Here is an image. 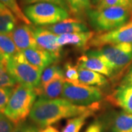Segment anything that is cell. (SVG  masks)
Wrapping results in <instances>:
<instances>
[{"instance_id": "cell-7", "label": "cell", "mask_w": 132, "mask_h": 132, "mask_svg": "<svg viewBox=\"0 0 132 132\" xmlns=\"http://www.w3.org/2000/svg\"><path fill=\"white\" fill-rule=\"evenodd\" d=\"M97 49L112 65L117 77L121 71L132 64V43H121Z\"/></svg>"}, {"instance_id": "cell-15", "label": "cell", "mask_w": 132, "mask_h": 132, "mask_svg": "<svg viewBox=\"0 0 132 132\" xmlns=\"http://www.w3.org/2000/svg\"><path fill=\"white\" fill-rule=\"evenodd\" d=\"M57 35L90 31L87 24L81 19L68 18L57 24L44 27Z\"/></svg>"}, {"instance_id": "cell-36", "label": "cell", "mask_w": 132, "mask_h": 132, "mask_svg": "<svg viewBox=\"0 0 132 132\" xmlns=\"http://www.w3.org/2000/svg\"><path fill=\"white\" fill-rule=\"evenodd\" d=\"M101 1V0H91V2L93 4V6H94L95 7H97L98 5V4L100 3Z\"/></svg>"}, {"instance_id": "cell-33", "label": "cell", "mask_w": 132, "mask_h": 132, "mask_svg": "<svg viewBox=\"0 0 132 132\" xmlns=\"http://www.w3.org/2000/svg\"><path fill=\"white\" fill-rule=\"evenodd\" d=\"M120 85H131L132 86V65L128 68V71L123 75V79L120 82Z\"/></svg>"}, {"instance_id": "cell-13", "label": "cell", "mask_w": 132, "mask_h": 132, "mask_svg": "<svg viewBox=\"0 0 132 132\" xmlns=\"http://www.w3.org/2000/svg\"><path fill=\"white\" fill-rule=\"evenodd\" d=\"M29 64L43 71L46 67L57 63L60 60L56 56L40 48H32L21 51Z\"/></svg>"}, {"instance_id": "cell-32", "label": "cell", "mask_w": 132, "mask_h": 132, "mask_svg": "<svg viewBox=\"0 0 132 132\" xmlns=\"http://www.w3.org/2000/svg\"><path fill=\"white\" fill-rule=\"evenodd\" d=\"M21 1H22L23 4L28 5L35 4V3H38V2H50V3H53V4L59 5L62 7L68 10V7H67L64 0H21Z\"/></svg>"}, {"instance_id": "cell-20", "label": "cell", "mask_w": 132, "mask_h": 132, "mask_svg": "<svg viewBox=\"0 0 132 132\" xmlns=\"http://www.w3.org/2000/svg\"><path fill=\"white\" fill-rule=\"evenodd\" d=\"M68 11L75 15L76 18L81 19L87 15L90 10L93 9L91 0H64Z\"/></svg>"}, {"instance_id": "cell-16", "label": "cell", "mask_w": 132, "mask_h": 132, "mask_svg": "<svg viewBox=\"0 0 132 132\" xmlns=\"http://www.w3.org/2000/svg\"><path fill=\"white\" fill-rule=\"evenodd\" d=\"M95 35L94 31L64 34L58 36V43L61 47L71 46L79 49L85 50L87 49L88 43Z\"/></svg>"}, {"instance_id": "cell-4", "label": "cell", "mask_w": 132, "mask_h": 132, "mask_svg": "<svg viewBox=\"0 0 132 132\" xmlns=\"http://www.w3.org/2000/svg\"><path fill=\"white\" fill-rule=\"evenodd\" d=\"M26 16L35 26L46 27L69 18V11L50 2H38L27 5L24 10Z\"/></svg>"}, {"instance_id": "cell-34", "label": "cell", "mask_w": 132, "mask_h": 132, "mask_svg": "<svg viewBox=\"0 0 132 132\" xmlns=\"http://www.w3.org/2000/svg\"><path fill=\"white\" fill-rule=\"evenodd\" d=\"M40 132H60L59 130L57 129V128L52 126H48L47 127L44 128L43 130L40 131Z\"/></svg>"}, {"instance_id": "cell-25", "label": "cell", "mask_w": 132, "mask_h": 132, "mask_svg": "<svg viewBox=\"0 0 132 132\" xmlns=\"http://www.w3.org/2000/svg\"><path fill=\"white\" fill-rule=\"evenodd\" d=\"M64 78L65 81L72 84H79V68L77 65H73L71 62H66L64 65Z\"/></svg>"}, {"instance_id": "cell-1", "label": "cell", "mask_w": 132, "mask_h": 132, "mask_svg": "<svg viewBox=\"0 0 132 132\" xmlns=\"http://www.w3.org/2000/svg\"><path fill=\"white\" fill-rule=\"evenodd\" d=\"M101 109L100 102L90 106H78L65 99L50 100L39 97L29 117L32 123L40 128H44L63 119L74 118L91 110L100 111Z\"/></svg>"}, {"instance_id": "cell-8", "label": "cell", "mask_w": 132, "mask_h": 132, "mask_svg": "<svg viewBox=\"0 0 132 132\" xmlns=\"http://www.w3.org/2000/svg\"><path fill=\"white\" fill-rule=\"evenodd\" d=\"M121 43H132V19L123 26L114 30L103 33H95L90 40L87 48L103 47Z\"/></svg>"}, {"instance_id": "cell-6", "label": "cell", "mask_w": 132, "mask_h": 132, "mask_svg": "<svg viewBox=\"0 0 132 132\" xmlns=\"http://www.w3.org/2000/svg\"><path fill=\"white\" fill-rule=\"evenodd\" d=\"M104 97L103 91L98 87L65 81L61 98L78 106H90L100 102Z\"/></svg>"}, {"instance_id": "cell-35", "label": "cell", "mask_w": 132, "mask_h": 132, "mask_svg": "<svg viewBox=\"0 0 132 132\" xmlns=\"http://www.w3.org/2000/svg\"><path fill=\"white\" fill-rule=\"evenodd\" d=\"M7 58L0 52V65H3L6 66L7 64Z\"/></svg>"}, {"instance_id": "cell-31", "label": "cell", "mask_w": 132, "mask_h": 132, "mask_svg": "<svg viewBox=\"0 0 132 132\" xmlns=\"http://www.w3.org/2000/svg\"><path fill=\"white\" fill-rule=\"evenodd\" d=\"M15 125L4 113L0 112V132H13Z\"/></svg>"}, {"instance_id": "cell-11", "label": "cell", "mask_w": 132, "mask_h": 132, "mask_svg": "<svg viewBox=\"0 0 132 132\" xmlns=\"http://www.w3.org/2000/svg\"><path fill=\"white\" fill-rule=\"evenodd\" d=\"M103 116L106 123L104 132H132V114L109 112Z\"/></svg>"}, {"instance_id": "cell-5", "label": "cell", "mask_w": 132, "mask_h": 132, "mask_svg": "<svg viewBox=\"0 0 132 132\" xmlns=\"http://www.w3.org/2000/svg\"><path fill=\"white\" fill-rule=\"evenodd\" d=\"M7 70L15 81L21 85L37 88L40 84L43 71L29 64L21 52L7 60Z\"/></svg>"}, {"instance_id": "cell-10", "label": "cell", "mask_w": 132, "mask_h": 132, "mask_svg": "<svg viewBox=\"0 0 132 132\" xmlns=\"http://www.w3.org/2000/svg\"><path fill=\"white\" fill-rule=\"evenodd\" d=\"M32 29L38 47L51 53L60 59L61 57L62 47L58 43V35L48 30L44 27H32Z\"/></svg>"}, {"instance_id": "cell-2", "label": "cell", "mask_w": 132, "mask_h": 132, "mask_svg": "<svg viewBox=\"0 0 132 132\" xmlns=\"http://www.w3.org/2000/svg\"><path fill=\"white\" fill-rule=\"evenodd\" d=\"M91 27L97 33L109 32L132 19V8L114 6L101 10L93 8L87 13Z\"/></svg>"}, {"instance_id": "cell-23", "label": "cell", "mask_w": 132, "mask_h": 132, "mask_svg": "<svg viewBox=\"0 0 132 132\" xmlns=\"http://www.w3.org/2000/svg\"><path fill=\"white\" fill-rule=\"evenodd\" d=\"M0 2H2L5 6H6L15 15L18 21L27 25L32 24L31 21L26 16L24 12L19 6L17 0H0Z\"/></svg>"}, {"instance_id": "cell-14", "label": "cell", "mask_w": 132, "mask_h": 132, "mask_svg": "<svg viewBox=\"0 0 132 132\" xmlns=\"http://www.w3.org/2000/svg\"><path fill=\"white\" fill-rule=\"evenodd\" d=\"M10 35L20 52L28 48L38 47L34 36L32 27L30 25L19 24L10 33Z\"/></svg>"}, {"instance_id": "cell-3", "label": "cell", "mask_w": 132, "mask_h": 132, "mask_svg": "<svg viewBox=\"0 0 132 132\" xmlns=\"http://www.w3.org/2000/svg\"><path fill=\"white\" fill-rule=\"evenodd\" d=\"M38 95L35 88L19 84L14 87L4 114L17 125L26 121L29 116Z\"/></svg>"}, {"instance_id": "cell-29", "label": "cell", "mask_w": 132, "mask_h": 132, "mask_svg": "<svg viewBox=\"0 0 132 132\" xmlns=\"http://www.w3.org/2000/svg\"><path fill=\"white\" fill-rule=\"evenodd\" d=\"M105 120L103 115L95 119L87 127L84 132H104L105 130Z\"/></svg>"}, {"instance_id": "cell-30", "label": "cell", "mask_w": 132, "mask_h": 132, "mask_svg": "<svg viewBox=\"0 0 132 132\" xmlns=\"http://www.w3.org/2000/svg\"><path fill=\"white\" fill-rule=\"evenodd\" d=\"M40 128L32 123L22 122L15 125L13 132H40Z\"/></svg>"}, {"instance_id": "cell-18", "label": "cell", "mask_w": 132, "mask_h": 132, "mask_svg": "<svg viewBox=\"0 0 132 132\" xmlns=\"http://www.w3.org/2000/svg\"><path fill=\"white\" fill-rule=\"evenodd\" d=\"M79 83L83 85L94 86V87H104L109 84V80L104 75L95 71L79 68Z\"/></svg>"}, {"instance_id": "cell-28", "label": "cell", "mask_w": 132, "mask_h": 132, "mask_svg": "<svg viewBox=\"0 0 132 132\" xmlns=\"http://www.w3.org/2000/svg\"><path fill=\"white\" fill-rule=\"evenodd\" d=\"M13 87H0V112L4 113Z\"/></svg>"}, {"instance_id": "cell-26", "label": "cell", "mask_w": 132, "mask_h": 132, "mask_svg": "<svg viewBox=\"0 0 132 132\" xmlns=\"http://www.w3.org/2000/svg\"><path fill=\"white\" fill-rule=\"evenodd\" d=\"M17 82L10 75L6 66L0 65V87H13Z\"/></svg>"}, {"instance_id": "cell-12", "label": "cell", "mask_w": 132, "mask_h": 132, "mask_svg": "<svg viewBox=\"0 0 132 132\" xmlns=\"http://www.w3.org/2000/svg\"><path fill=\"white\" fill-rule=\"evenodd\" d=\"M106 101L120 108L123 111L132 114V86L120 85L106 96Z\"/></svg>"}, {"instance_id": "cell-24", "label": "cell", "mask_w": 132, "mask_h": 132, "mask_svg": "<svg viewBox=\"0 0 132 132\" xmlns=\"http://www.w3.org/2000/svg\"><path fill=\"white\" fill-rule=\"evenodd\" d=\"M64 75L63 70L61 68V67L57 63L52 64L49 66L46 67L42 72L41 74V79H40V84L39 86L47 84L50 81L53 79L54 77H56L58 75Z\"/></svg>"}, {"instance_id": "cell-19", "label": "cell", "mask_w": 132, "mask_h": 132, "mask_svg": "<svg viewBox=\"0 0 132 132\" xmlns=\"http://www.w3.org/2000/svg\"><path fill=\"white\" fill-rule=\"evenodd\" d=\"M18 19L6 6L0 2V32L10 34L16 27Z\"/></svg>"}, {"instance_id": "cell-27", "label": "cell", "mask_w": 132, "mask_h": 132, "mask_svg": "<svg viewBox=\"0 0 132 132\" xmlns=\"http://www.w3.org/2000/svg\"><path fill=\"white\" fill-rule=\"evenodd\" d=\"M114 6L132 8V0H101L98 5L94 8L101 10Z\"/></svg>"}, {"instance_id": "cell-9", "label": "cell", "mask_w": 132, "mask_h": 132, "mask_svg": "<svg viewBox=\"0 0 132 132\" xmlns=\"http://www.w3.org/2000/svg\"><path fill=\"white\" fill-rule=\"evenodd\" d=\"M76 65L79 68L95 71L110 79L117 77L112 65L108 60L98 52V49L87 51L85 54L78 58Z\"/></svg>"}, {"instance_id": "cell-17", "label": "cell", "mask_w": 132, "mask_h": 132, "mask_svg": "<svg viewBox=\"0 0 132 132\" xmlns=\"http://www.w3.org/2000/svg\"><path fill=\"white\" fill-rule=\"evenodd\" d=\"M65 82L64 75H58L47 84L35 88L39 97L46 99H57L62 96L64 84Z\"/></svg>"}, {"instance_id": "cell-21", "label": "cell", "mask_w": 132, "mask_h": 132, "mask_svg": "<svg viewBox=\"0 0 132 132\" xmlns=\"http://www.w3.org/2000/svg\"><path fill=\"white\" fill-rule=\"evenodd\" d=\"M98 112V111L97 110H91L79 116L69 118L66 122L65 126L62 128V132H80L87 120L95 115Z\"/></svg>"}, {"instance_id": "cell-22", "label": "cell", "mask_w": 132, "mask_h": 132, "mask_svg": "<svg viewBox=\"0 0 132 132\" xmlns=\"http://www.w3.org/2000/svg\"><path fill=\"white\" fill-rule=\"evenodd\" d=\"M20 52L16 47L10 34L0 32V52L7 60Z\"/></svg>"}]
</instances>
